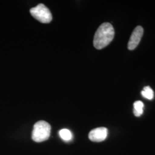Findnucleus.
<instances>
[{"label":"nucleus","mask_w":155,"mask_h":155,"mask_svg":"<svg viewBox=\"0 0 155 155\" xmlns=\"http://www.w3.org/2000/svg\"><path fill=\"white\" fill-rule=\"evenodd\" d=\"M108 134V130L105 127H97L91 130L89 134V138L93 142H101L105 140Z\"/></svg>","instance_id":"obj_5"},{"label":"nucleus","mask_w":155,"mask_h":155,"mask_svg":"<svg viewBox=\"0 0 155 155\" xmlns=\"http://www.w3.org/2000/svg\"><path fill=\"white\" fill-rule=\"evenodd\" d=\"M30 13L35 18L42 23H49L52 19V16L49 9L43 4H39L31 8Z\"/></svg>","instance_id":"obj_3"},{"label":"nucleus","mask_w":155,"mask_h":155,"mask_svg":"<svg viewBox=\"0 0 155 155\" xmlns=\"http://www.w3.org/2000/svg\"><path fill=\"white\" fill-rule=\"evenodd\" d=\"M141 95L145 98L151 100L154 97V92L150 86H145L141 91Z\"/></svg>","instance_id":"obj_7"},{"label":"nucleus","mask_w":155,"mask_h":155,"mask_svg":"<svg viewBox=\"0 0 155 155\" xmlns=\"http://www.w3.org/2000/svg\"><path fill=\"white\" fill-rule=\"evenodd\" d=\"M51 130L50 124L45 121H39L33 126L32 139L37 143L45 141L50 137Z\"/></svg>","instance_id":"obj_2"},{"label":"nucleus","mask_w":155,"mask_h":155,"mask_svg":"<svg viewBox=\"0 0 155 155\" xmlns=\"http://www.w3.org/2000/svg\"><path fill=\"white\" fill-rule=\"evenodd\" d=\"M133 113L135 116L140 117L143 114L144 104L141 101H136L133 104Z\"/></svg>","instance_id":"obj_6"},{"label":"nucleus","mask_w":155,"mask_h":155,"mask_svg":"<svg viewBox=\"0 0 155 155\" xmlns=\"http://www.w3.org/2000/svg\"><path fill=\"white\" fill-rule=\"evenodd\" d=\"M59 135L61 139L64 141H70L72 138L71 132L67 129H63L59 131Z\"/></svg>","instance_id":"obj_8"},{"label":"nucleus","mask_w":155,"mask_h":155,"mask_svg":"<svg viewBox=\"0 0 155 155\" xmlns=\"http://www.w3.org/2000/svg\"><path fill=\"white\" fill-rule=\"evenodd\" d=\"M144 33V29L141 26H137L133 30L127 43L128 50H134L139 45Z\"/></svg>","instance_id":"obj_4"},{"label":"nucleus","mask_w":155,"mask_h":155,"mask_svg":"<svg viewBox=\"0 0 155 155\" xmlns=\"http://www.w3.org/2000/svg\"><path fill=\"white\" fill-rule=\"evenodd\" d=\"M114 37V29L109 22L102 24L94 35L93 45L97 50H101L110 43Z\"/></svg>","instance_id":"obj_1"}]
</instances>
